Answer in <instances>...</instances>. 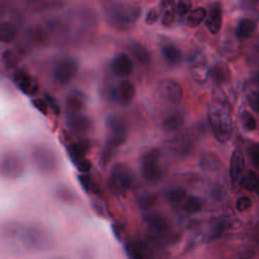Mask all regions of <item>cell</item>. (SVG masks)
I'll use <instances>...</instances> for the list:
<instances>
[{"label":"cell","mask_w":259,"mask_h":259,"mask_svg":"<svg viewBox=\"0 0 259 259\" xmlns=\"http://www.w3.org/2000/svg\"><path fill=\"white\" fill-rule=\"evenodd\" d=\"M0 237L9 243L19 244L30 252H44L52 248L54 240L51 233L38 224H23L6 221L0 226Z\"/></svg>","instance_id":"1"},{"label":"cell","mask_w":259,"mask_h":259,"mask_svg":"<svg viewBox=\"0 0 259 259\" xmlns=\"http://www.w3.org/2000/svg\"><path fill=\"white\" fill-rule=\"evenodd\" d=\"M207 118L212 134L218 142L227 143L233 135L232 106L225 94L218 90L213 92L212 101L208 105Z\"/></svg>","instance_id":"2"},{"label":"cell","mask_w":259,"mask_h":259,"mask_svg":"<svg viewBox=\"0 0 259 259\" xmlns=\"http://www.w3.org/2000/svg\"><path fill=\"white\" fill-rule=\"evenodd\" d=\"M106 22L118 31L132 29L141 16V7L128 2H110L103 8Z\"/></svg>","instance_id":"3"},{"label":"cell","mask_w":259,"mask_h":259,"mask_svg":"<svg viewBox=\"0 0 259 259\" xmlns=\"http://www.w3.org/2000/svg\"><path fill=\"white\" fill-rule=\"evenodd\" d=\"M30 155L35 168L44 175H51L59 168V159L56 152L45 144H35L31 147Z\"/></svg>","instance_id":"4"},{"label":"cell","mask_w":259,"mask_h":259,"mask_svg":"<svg viewBox=\"0 0 259 259\" xmlns=\"http://www.w3.org/2000/svg\"><path fill=\"white\" fill-rule=\"evenodd\" d=\"M78 71V60L71 55H62L57 57L53 63L52 76L57 84L64 86L76 77Z\"/></svg>","instance_id":"5"},{"label":"cell","mask_w":259,"mask_h":259,"mask_svg":"<svg viewBox=\"0 0 259 259\" xmlns=\"http://www.w3.org/2000/svg\"><path fill=\"white\" fill-rule=\"evenodd\" d=\"M23 158L14 150H7L0 156V177L14 181L20 179L25 173Z\"/></svg>","instance_id":"6"},{"label":"cell","mask_w":259,"mask_h":259,"mask_svg":"<svg viewBox=\"0 0 259 259\" xmlns=\"http://www.w3.org/2000/svg\"><path fill=\"white\" fill-rule=\"evenodd\" d=\"M134 184V173L131 167L122 162L115 163L109 174V185L111 189L119 194L128 191Z\"/></svg>","instance_id":"7"},{"label":"cell","mask_w":259,"mask_h":259,"mask_svg":"<svg viewBox=\"0 0 259 259\" xmlns=\"http://www.w3.org/2000/svg\"><path fill=\"white\" fill-rule=\"evenodd\" d=\"M106 126L109 130V135L105 144L118 149L126 142L128 137V124L126 120L119 114L113 113L106 117Z\"/></svg>","instance_id":"8"},{"label":"cell","mask_w":259,"mask_h":259,"mask_svg":"<svg viewBox=\"0 0 259 259\" xmlns=\"http://www.w3.org/2000/svg\"><path fill=\"white\" fill-rule=\"evenodd\" d=\"M189 71L197 83H205L209 78V65L203 53L194 51L189 57Z\"/></svg>","instance_id":"9"},{"label":"cell","mask_w":259,"mask_h":259,"mask_svg":"<svg viewBox=\"0 0 259 259\" xmlns=\"http://www.w3.org/2000/svg\"><path fill=\"white\" fill-rule=\"evenodd\" d=\"M12 81L18 90L26 96L34 97L39 91L38 82L26 70L22 68L14 70L12 74Z\"/></svg>","instance_id":"10"},{"label":"cell","mask_w":259,"mask_h":259,"mask_svg":"<svg viewBox=\"0 0 259 259\" xmlns=\"http://www.w3.org/2000/svg\"><path fill=\"white\" fill-rule=\"evenodd\" d=\"M157 90L162 100L172 104L179 103L183 96V90L181 85L178 82L170 79L161 80L158 83Z\"/></svg>","instance_id":"11"},{"label":"cell","mask_w":259,"mask_h":259,"mask_svg":"<svg viewBox=\"0 0 259 259\" xmlns=\"http://www.w3.org/2000/svg\"><path fill=\"white\" fill-rule=\"evenodd\" d=\"M136 86L131 80H122L117 86L113 87L109 91L110 100L117 102L121 105L130 104L136 96Z\"/></svg>","instance_id":"12"},{"label":"cell","mask_w":259,"mask_h":259,"mask_svg":"<svg viewBox=\"0 0 259 259\" xmlns=\"http://www.w3.org/2000/svg\"><path fill=\"white\" fill-rule=\"evenodd\" d=\"M245 171V156L240 149L233 151L230 159L229 174L231 182L234 186L240 184Z\"/></svg>","instance_id":"13"},{"label":"cell","mask_w":259,"mask_h":259,"mask_svg":"<svg viewBox=\"0 0 259 259\" xmlns=\"http://www.w3.org/2000/svg\"><path fill=\"white\" fill-rule=\"evenodd\" d=\"M110 69L114 75L125 78L133 74L134 63L126 53L120 52L113 57L110 63Z\"/></svg>","instance_id":"14"},{"label":"cell","mask_w":259,"mask_h":259,"mask_svg":"<svg viewBox=\"0 0 259 259\" xmlns=\"http://www.w3.org/2000/svg\"><path fill=\"white\" fill-rule=\"evenodd\" d=\"M66 124L69 130L76 135H85L92 130L93 123L91 118L84 113L68 114L66 117Z\"/></svg>","instance_id":"15"},{"label":"cell","mask_w":259,"mask_h":259,"mask_svg":"<svg viewBox=\"0 0 259 259\" xmlns=\"http://www.w3.org/2000/svg\"><path fill=\"white\" fill-rule=\"evenodd\" d=\"M86 105V96L78 89H73L66 95L65 110L68 114H76L82 112Z\"/></svg>","instance_id":"16"},{"label":"cell","mask_w":259,"mask_h":259,"mask_svg":"<svg viewBox=\"0 0 259 259\" xmlns=\"http://www.w3.org/2000/svg\"><path fill=\"white\" fill-rule=\"evenodd\" d=\"M205 26L211 34H217L221 30L223 21V9L220 2L212 3L209 7L208 12H206Z\"/></svg>","instance_id":"17"},{"label":"cell","mask_w":259,"mask_h":259,"mask_svg":"<svg viewBox=\"0 0 259 259\" xmlns=\"http://www.w3.org/2000/svg\"><path fill=\"white\" fill-rule=\"evenodd\" d=\"M143 219L149 229L156 234H163L169 230V222L168 220L159 211L148 210Z\"/></svg>","instance_id":"18"},{"label":"cell","mask_w":259,"mask_h":259,"mask_svg":"<svg viewBox=\"0 0 259 259\" xmlns=\"http://www.w3.org/2000/svg\"><path fill=\"white\" fill-rule=\"evenodd\" d=\"M92 148V142L88 139H80L66 146V151L72 162L85 158Z\"/></svg>","instance_id":"19"},{"label":"cell","mask_w":259,"mask_h":259,"mask_svg":"<svg viewBox=\"0 0 259 259\" xmlns=\"http://www.w3.org/2000/svg\"><path fill=\"white\" fill-rule=\"evenodd\" d=\"M231 76V70L225 62L220 61L209 67V77L219 85L229 82Z\"/></svg>","instance_id":"20"},{"label":"cell","mask_w":259,"mask_h":259,"mask_svg":"<svg viewBox=\"0 0 259 259\" xmlns=\"http://www.w3.org/2000/svg\"><path fill=\"white\" fill-rule=\"evenodd\" d=\"M159 12L161 16V24L164 27H170L176 18V3L172 0L160 2Z\"/></svg>","instance_id":"21"},{"label":"cell","mask_w":259,"mask_h":259,"mask_svg":"<svg viewBox=\"0 0 259 259\" xmlns=\"http://www.w3.org/2000/svg\"><path fill=\"white\" fill-rule=\"evenodd\" d=\"M161 54L164 61L169 66H178L183 59V55L180 48L174 44L164 45L161 48Z\"/></svg>","instance_id":"22"},{"label":"cell","mask_w":259,"mask_h":259,"mask_svg":"<svg viewBox=\"0 0 259 259\" xmlns=\"http://www.w3.org/2000/svg\"><path fill=\"white\" fill-rule=\"evenodd\" d=\"M128 51L140 65L146 66L150 64L151 53L144 44L140 41H132L128 45Z\"/></svg>","instance_id":"23"},{"label":"cell","mask_w":259,"mask_h":259,"mask_svg":"<svg viewBox=\"0 0 259 259\" xmlns=\"http://www.w3.org/2000/svg\"><path fill=\"white\" fill-rule=\"evenodd\" d=\"M198 165L201 171L206 173H213L220 171L222 167V162L214 153L206 152L200 156Z\"/></svg>","instance_id":"24"},{"label":"cell","mask_w":259,"mask_h":259,"mask_svg":"<svg viewBox=\"0 0 259 259\" xmlns=\"http://www.w3.org/2000/svg\"><path fill=\"white\" fill-rule=\"evenodd\" d=\"M19 26L7 19L0 22V41L4 44L13 42L18 34Z\"/></svg>","instance_id":"25"},{"label":"cell","mask_w":259,"mask_h":259,"mask_svg":"<svg viewBox=\"0 0 259 259\" xmlns=\"http://www.w3.org/2000/svg\"><path fill=\"white\" fill-rule=\"evenodd\" d=\"M255 29L256 22L249 17H243L239 20L236 26L235 34L239 39H247L253 34Z\"/></svg>","instance_id":"26"},{"label":"cell","mask_w":259,"mask_h":259,"mask_svg":"<svg viewBox=\"0 0 259 259\" xmlns=\"http://www.w3.org/2000/svg\"><path fill=\"white\" fill-rule=\"evenodd\" d=\"M25 36L27 40H29L31 44L35 46H44L49 40L48 30L37 25L29 27L25 32Z\"/></svg>","instance_id":"27"},{"label":"cell","mask_w":259,"mask_h":259,"mask_svg":"<svg viewBox=\"0 0 259 259\" xmlns=\"http://www.w3.org/2000/svg\"><path fill=\"white\" fill-rule=\"evenodd\" d=\"M143 177L150 183H158L163 177V170L159 164L143 165L141 166Z\"/></svg>","instance_id":"28"},{"label":"cell","mask_w":259,"mask_h":259,"mask_svg":"<svg viewBox=\"0 0 259 259\" xmlns=\"http://www.w3.org/2000/svg\"><path fill=\"white\" fill-rule=\"evenodd\" d=\"M184 115L179 111L170 112L163 120V128L167 132L176 131L181 127L184 123Z\"/></svg>","instance_id":"29"},{"label":"cell","mask_w":259,"mask_h":259,"mask_svg":"<svg viewBox=\"0 0 259 259\" xmlns=\"http://www.w3.org/2000/svg\"><path fill=\"white\" fill-rule=\"evenodd\" d=\"M206 12L207 11L203 6H198L190 10V12L186 16V20H185L186 25L191 28L197 27L205 19Z\"/></svg>","instance_id":"30"},{"label":"cell","mask_w":259,"mask_h":259,"mask_svg":"<svg viewBox=\"0 0 259 259\" xmlns=\"http://www.w3.org/2000/svg\"><path fill=\"white\" fill-rule=\"evenodd\" d=\"M172 150L180 156H188L192 152V142L186 137H179L172 143Z\"/></svg>","instance_id":"31"},{"label":"cell","mask_w":259,"mask_h":259,"mask_svg":"<svg viewBox=\"0 0 259 259\" xmlns=\"http://www.w3.org/2000/svg\"><path fill=\"white\" fill-rule=\"evenodd\" d=\"M77 179H78V182L80 183L81 187L83 188V190L86 193L95 194V195L100 194L98 185L95 183V181L89 174H79L77 176Z\"/></svg>","instance_id":"32"},{"label":"cell","mask_w":259,"mask_h":259,"mask_svg":"<svg viewBox=\"0 0 259 259\" xmlns=\"http://www.w3.org/2000/svg\"><path fill=\"white\" fill-rule=\"evenodd\" d=\"M240 184L242 187L248 191L254 192L257 190L258 185H259V179H258V174L255 170H249L242 178Z\"/></svg>","instance_id":"33"},{"label":"cell","mask_w":259,"mask_h":259,"mask_svg":"<svg viewBox=\"0 0 259 259\" xmlns=\"http://www.w3.org/2000/svg\"><path fill=\"white\" fill-rule=\"evenodd\" d=\"M204 201L202 200V198L195 195H190L186 196V198L184 199L183 208L188 213H196L202 209Z\"/></svg>","instance_id":"34"},{"label":"cell","mask_w":259,"mask_h":259,"mask_svg":"<svg viewBox=\"0 0 259 259\" xmlns=\"http://www.w3.org/2000/svg\"><path fill=\"white\" fill-rule=\"evenodd\" d=\"M160 158H161L160 149L151 148L143 154V156L141 158V166L151 165V164H159Z\"/></svg>","instance_id":"35"},{"label":"cell","mask_w":259,"mask_h":259,"mask_svg":"<svg viewBox=\"0 0 259 259\" xmlns=\"http://www.w3.org/2000/svg\"><path fill=\"white\" fill-rule=\"evenodd\" d=\"M56 196L59 200L65 203H73L77 199V195L69 187L62 185L56 189Z\"/></svg>","instance_id":"36"},{"label":"cell","mask_w":259,"mask_h":259,"mask_svg":"<svg viewBox=\"0 0 259 259\" xmlns=\"http://www.w3.org/2000/svg\"><path fill=\"white\" fill-rule=\"evenodd\" d=\"M186 190L183 187H174L172 189H169L165 196L167 198V200L171 203H180L182 201H184V199L186 198Z\"/></svg>","instance_id":"37"},{"label":"cell","mask_w":259,"mask_h":259,"mask_svg":"<svg viewBox=\"0 0 259 259\" xmlns=\"http://www.w3.org/2000/svg\"><path fill=\"white\" fill-rule=\"evenodd\" d=\"M241 121L246 131L254 132L257 130V119L249 110H243L241 112Z\"/></svg>","instance_id":"38"},{"label":"cell","mask_w":259,"mask_h":259,"mask_svg":"<svg viewBox=\"0 0 259 259\" xmlns=\"http://www.w3.org/2000/svg\"><path fill=\"white\" fill-rule=\"evenodd\" d=\"M156 201H157V195L155 193H151V192L142 193L138 198L139 207L144 210L150 209L152 206H154Z\"/></svg>","instance_id":"39"},{"label":"cell","mask_w":259,"mask_h":259,"mask_svg":"<svg viewBox=\"0 0 259 259\" xmlns=\"http://www.w3.org/2000/svg\"><path fill=\"white\" fill-rule=\"evenodd\" d=\"M116 151H117V149L104 144L102 151L100 153V159H99V164L102 168L106 167L111 162V160L113 159V157L116 154Z\"/></svg>","instance_id":"40"},{"label":"cell","mask_w":259,"mask_h":259,"mask_svg":"<svg viewBox=\"0 0 259 259\" xmlns=\"http://www.w3.org/2000/svg\"><path fill=\"white\" fill-rule=\"evenodd\" d=\"M72 163L74 164L76 169L81 172V174H88L89 171L92 168V162L89 159H87L86 157L82 158V159H79V160H76Z\"/></svg>","instance_id":"41"},{"label":"cell","mask_w":259,"mask_h":259,"mask_svg":"<svg viewBox=\"0 0 259 259\" xmlns=\"http://www.w3.org/2000/svg\"><path fill=\"white\" fill-rule=\"evenodd\" d=\"M91 205L92 208L94 209V211L103 218H106L108 215V211L106 208V205L104 204V202L100 199V198H93L91 199Z\"/></svg>","instance_id":"42"},{"label":"cell","mask_w":259,"mask_h":259,"mask_svg":"<svg viewBox=\"0 0 259 259\" xmlns=\"http://www.w3.org/2000/svg\"><path fill=\"white\" fill-rule=\"evenodd\" d=\"M248 155L252 165L255 167V169H257L259 162V146L257 143H252L248 147Z\"/></svg>","instance_id":"43"},{"label":"cell","mask_w":259,"mask_h":259,"mask_svg":"<svg viewBox=\"0 0 259 259\" xmlns=\"http://www.w3.org/2000/svg\"><path fill=\"white\" fill-rule=\"evenodd\" d=\"M1 59L3 61V63L9 67V68H12V67H15L17 62H18V57L11 51L9 50H6L2 53L1 55Z\"/></svg>","instance_id":"44"},{"label":"cell","mask_w":259,"mask_h":259,"mask_svg":"<svg viewBox=\"0 0 259 259\" xmlns=\"http://www.w3.org/2000/svg\"><path fill=\"white\" fill-rule=\"evenodd\" d=\"M253 204V201L251 199L250 196L248 195H243L240 196L237 200H236V208L239 211H246L249 208H251Z\"/></svg>","instance_id":"45"},{"label":"cell","mask_w":259,"mask_h":259,"mask_svg":"<svg viewBox=\"0 0 259 259\" xmlns=\"http://www.w3.org/2000/svg\"><path fill=\"white\" fill-rule=\"evenodd\" d=\"M191 8H192V2L178 1V3H176V14L179 17H184L190 12Z\"/></svg>","instance_id":"46"},{"label":"cell","mask_w":259,"mask_h":259,"mask_svg":"<svg viewBox=\"0 0 259 259\" xmlns=\"http://www.w3.org/2000/svg\"><path fill=\"white\" fill-rule=\"evenodd\" d=\"M44 99L47 102L49 109H51L54 112V114L59 115L61 109H60V105H59L58 101L56 100V98L53 95H51L50 93H45L44 94Z\"/></svg>","instance_id":"47"},{"label":"cell","mask_w":259,"mask_h":259,"mask_svg":"<svg viewBox=\"0 0 259 259\" xmlns=\"http://www.w3.org/2000/svg\"><path fill=\"white\" fill-rule=\"evenodd\" d=\"M31 104L32 106L38 110L40 113H42L44 115H47L49 112V107L47 102L45 101L44 98H39V97H33L31 99Z\"/></svg>","instance_id":"48"},{"label":"cell","mask_w":259,"mask_h":259,"mask_svg":"<svg viewBox=\"0 0 259 259\" xmlns=\"http://www.w3.org/2000/svg\"><path fill=\"white\" fill-rule=\"evenodd\" d=\"M159 17H160V12H159V10L155 7H153V8H151L148 12H147V14H146V17H145V22L148 24V25H153V24H155L157 21H158V19H159Z\"/></svg>","instance_id":"49"},{"label":"cell","mask_w":259,"mask_h":259,"mask_svg":"<svg viewBox=\"0 0 259 259\" xmlns=\"http://www.w3.org/2000/svg\"><path fill=\"white\" fill-rule=\"evenodd\" d=\"M247 100L252 107V109L257 112L258 111V90L255 88L253 90H250V92L247 94Z\"/></svg>","instance_id":"50"},{"label":"cell","mask_w":259,"mask_h":259,"mask_svg":"<svg viewBox=\"0 0 259 259\" xmlns=\"http://www.w3.org/2000/svg\"><path fill=\"white\" fill-rule=\"evenodd\" d=\"M2 76H3V72H2V68L0 67V82H1V79H2Z\"/></svg>","instance_id":"51"}]
</instances>
